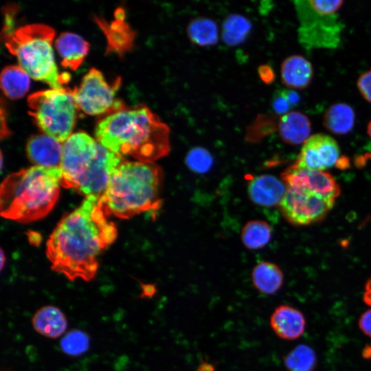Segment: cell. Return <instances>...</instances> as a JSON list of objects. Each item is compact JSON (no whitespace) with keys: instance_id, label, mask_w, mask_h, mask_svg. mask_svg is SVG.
I'll list each match as a JSON object with an SVG mask.
<instances>
[{"instance_id":"6da1fadb","label":"cell","mask_w":371,"mask_h":371,"mask_svg":"<svg viewBox=\"0 0 371 371\" xmlns=\"http://www.w3.org/2000/svg\"><path fill=\"white\" fill-rule=\"evenodd\" d=\"M100 198L87 196L80 207L62 218L47 240L52 269L70 280H92L100 255L117 237V229L106 219Z\"/></svg>"},{"instance_id":"7a4b0ae2","label":"cell","mask_w":371,"mask_h":371,"mask_svg":"<svg viewBox=\"0 0 371 371\" xmlns=\"http://www.w3.org/2000/svg\"><path fill=\"white\" fill-rule=\"evenodd\" d=\"M98 142L113 153L154 162L169 154L170 128L144 104L109 113L96 125Z\"/></svg>"},{"instance_id":"3957f363","label":"cell","mask_w":371,"mask_h":371,"mask_svg":"<svg viewBox=\"0 0 371 371\" xmlns=\"http://www.w3.org/2000/svg\"><path fill=\"white\" fill-rule=\"evenodd\" d=\"M163 171L154 162L125 161L112 174L100 198L106 215L129 218L161 205Z\"/></svg>"},{"instance_id":"277c9868","label":"cell","mask_w":371,"mask_h":371,"mask_svg":"<svg viewBox=\"0 0 371 371\" xmlns=\"http://www.w3.org/2000/svg\"><path fill=\"white\" fill-rule=\"evenodd\" d=\"M61 179L60 167L34 166L8 175L1 186V216L20 223L44 217L58 199Z\"/></svg>"},{"instance_id":"5b68a950","label":"cell","mask_w":371,"mask_h":371,"mask_svg":"<svg viewBox=\"0 0 371 371\" xmlns=\"http://www.w3.org/2000/svg\"><path fill=\"white\" fill-rule=\"evenodd\" d=\"M123 157L85 132L72 133L63 144L61 186L100 197Z\"/></svg>"},{"instance_id":"8992f818","label":"cell","mask_w":371,"mask_h":371,"mask_svg":"<svg viewBox=\"0 0 371 371\" xmlns=\"http://www.w3.org/2000/svg\"><path fill=\"white\" fill-rule=\"evenodd\" d=\"M54 35L55 30L48 25L27 24L5 36V45L30 77L52 89L64 90L67 88L62 85L63 79L69 77L58 74L52 47Z\"/></svg>"},{"instance_id":"52a82bcc","label":"cell","mask_w":371,"mask_h":371,"mask_svg":"<svg viewBox=\"0 0 371 371\" xmlns=\"http://www.w3.org/2000/svg\"><path fill=\"white\" fill-rule=\"evenodd\" d=\"M343 3L336 0L293 1L299 21L298 41L305 50L339 47L344 29L339 14Z\"/></svg>"},{"instance_id":"ba28073f","label":"cell","mask_w":371,"mask_h":371,"mask_svg":"<svg viewBox=\"0 0 371 371\" xmlns=\"http://www.w3.org/2000/svg\"><path fill=\"white\" fill-rule=\"evenodd\" d=\"M28 113L45 134L60 143L71 135L77 105L71 89H47L34 92L27 98Z\"/></svg>"},{"instance_id":"9c48e42d","label":"cell","mask_w":371,"mask_h":371,"mask_svg":"<svg viewBox=\"0 0 371 371\" xmlns=\"http://www.w3.org/2000/svg\"><path fill=\"white\" fill-rule=\"evenodd\" d=\"M120 84V77L110 85L101 71L91 67L83 76L80 85L71 90V93L78 108L85 113H111L126 106L122 100L115 98Z\"/></svg>"},{"instance_id":"30bf717a","label":"cell","mask_w":371,"mask_h":371,"mask_svg":"<svg viewBox=\"0 0 371 371\" xmlns=\"http://www.w3.org/2000/svg\"><path fill=\"white\" fill-rule=\"evenodd\" d=\"M335 203L307 190L286 188L279 206L284 218L297 226L308 225L325 218Z\"/></svg>"},{"instance_id":"8fae6325","label":"cell","mask_w":371,"mask_h":371,"mask_svg":"<svg viewBox=\"0 0 371 371\" xmlns=\"http://www.w3.org/2000/svg\"><path fill=\"white\" fill-rule=\"evenodd\" d=\"M340 150L337 141L326 134L311 135L303 144L292 167L324 170L335 166Z\"/></svg>"},{"instance_id":"7c38bea8","label":"cell","mask_w":371,"mask_h":371,"mask_svg":"<svg viewBox=\"0 0 371 371\" xmlns=\"http://www.w3.org/2000/svg\"><path fill=\"white\" fill-rule=\"evenodd\" d=\"M282 179L286 188L307 190L335 200L341 192L334 177L324 170L296 168L291 166L282 174Z\"/></svg>"},{"instance_id":"4fadbf2b","label":"cell","mask_w":371,"mask_h":371,"mask_svg":"<svg viewBox=\"0 0 371 371\" xmlns=\"http://www.w3.org/2000/svg\"><path fill=\"white\" fill-rule=\"evenodd\" d=\"M286 191L284 181L271 175L254 176L248 180V196L259 206L269 207L280 205Z\"/></svg>"},{"instance_id":"5bb4252c","label":"cell","mask_w":371,"mask_h":371,"mask_svg":"<svg viewBox=\"0 0 371 371\" xmlns=\"http://www.w3.org/2000/svg\"><path fill=\"white\" fill-rule=\"evenodd\" d=\"M26 151L29 159L37 166L60 167L63 144L46 134L30 136L27 142Z\"/></svg>"},{"instance_id":"9a60e30c","label":"cell","mask_w":371,"mask_h":371,"mask_svg":"<svg viewBox=\"0 0 371 371\" xmlns=\"http://www.w3.org/2000/svg\"><path fill=\"white\" fill-rule=\"evenodd\" d=\"M270 326L280 338L291 341L303 335L306 319L300 310L290 305L282 304L276 307L271 314Z\"/></svg>"},{"instance_id":"2e32d148","label":"cell","mask_w":371,"mask_h":371,"mask_svg":"<svg viewBox=\"0 0 371 371\" xmlns=\"http://www.w3.org/2000/svg\"><path fill=\"white\" fill-rule=\"evenodd\" d=\"M115 14V20L110 23L99 17L95 16L94 19L106 36L107 50L122 54L132 47L135 34L124 22L122 8H118Z\"/></svg>"},{"instance_id":"e0dca14e","label":"cell","mask_w":371,"mask_h":371,"mask_svg":"<svg viewBox=\"0 0 371 371\" xmlns=\"http://www.w3.org/2000/svg\"><path fill=\"white\" fill-rule=\"evenodd\" d=\"M281 80L289 89L302 90L311 82L313 69L311 63L304 56L291 55L281 64Z\"/></svg>"},{"instance_id":"ac0fdd59","label":"cell","mask_w":371,"mask_h":371,"mask_svg":"<svg viewBox=\"0 0 371 371\" xmlns=\"http://www.w3.org/2000/svg\"><path fill=\"white\" fill-rule=\"evenodd\" d=\"M277 127L282 140L290 145L304 144L311 136V121L300 111H291L282 115Z\"/></svg>"},{"instance_id":"d6986e66","label":"cell","mask_w":371,"mask_h":371,"mask_svg":"<svg viewBox=\"0 0 371 371\" xmlns=\"http://www.w3.org/2000/svg\"><path fill=\"white\" fill-rule=\"evenodd\" d=\"M55 47L62 58V65L75 70L86 56L89 44L76 33L63 32L56 38Z\"/></svg>"},{"instance_id":"ffe728a7","label":"cell","mask_w":371,"mask_h":371,"mask_svg":"<svg viewBox=\"0 0 371 371\" xmlns=\"http://www.w3.org/2000/svg\"><path fill=\"white\" fill-rule=\"evenodd\" d=\"M34 329L40 335L56 339L63 335L67 328L64 313L57 306H44L38 309L32 318Z\"/></svg>"},{"instance_id":"44dd1931","label":"cell","mask_w":371,"mask_h":371,"mask_svg":"<svg viewBox=\"0 0 371 371\" xmlns=\"http://www.w3.org/2000/svg\"><path fill=\"white\" fill-rule=\"evenodd\" d=\"M251 280L258 291L263 294L272 295L282 287L284 275L277 265L269 261H262L254 267Z\"/></svg>"},{"instance_id":"7402d4cb","label":"cell","mask_w":371,"mask_h":371,"mask_svg":"<svg viewBox=\"0 0 371 371\" xmlns=\"http://www.w3.org/2000/svg\"><path fill=\"white\" fill-rule=\"evenodd\" d=\"M355 113L349 104L339 102L330 106L323 116V125L335 135L348 133L354 127Z\"/></svg>"},{"instance_id":"603a6c76","label":"cell","mask_w":371,"mask_h":371,"mask_svg":"<svg viewBox=\"0 0 371 371\" xmlns=\"http://www.w3.org/2000/svg\"><path fill=\"white\" fill-rule=\"evenodd\" d=\"M0 79L2 91L11 99L21 98L30 87V76L20 65L5 66Z\"/></svg>"},{"instance_id":"cb8c5ba5","label":"cell","mask_w":371,"mask_h":371,"mask_svg":"<svg viewBox=\"0 0 371 371\" xmlns=\"http://www.w3.org/2000/svg\"><path fill=\"white\" fill-rule=\"evenodd\" d=\"M187 34L190 41L199 46L215 45L218 39L216 23L206 17H196L188 25Z\"/></svg>"},{"instance_id":"d4e9b609","label":"cell","mask_w":371,"mask_h":371,"mask_svg":"<svg viewBox=\"0 0 371 371\" xmlns=\"http://www.w3.org/2000/svg\"><path fill=\"white\" fill-rule=\"evenodd\" d=\"M272 229L269 223L261 220L248 221L243 227L241 240L249 249H258L266 246L270 241Z\"/></svg>"},{"instance_id":"484cf974","label":"cell","mask_w":371,"mask_h":371,"mask_svg":"<svg viewBox=\"0 0 371 371\" xmlns=\"http://www.w3.org/2000/svg\"><path fill=\"white\" fill-rule=\"evenodd\" d=\"M283 362L287 371H313L317 356L311 347L300 344L284 357Z\"/></svg>"},{"instance_id":"4316f807","label":"cell","mask_w":371,"mask_h":371,"mask_svg":"<svg viewBox=\"0 0 371 371\" xmlns=\"http://www.w3.org/2000/svg\"><path fill=\"white\" fill-rule=\"evenodd\" d=\"M251 29V23L245 16L230 14L223 23V40L228 45H238L246 39Z\"/></svg>"},{"instance_id":"83f0119b","label":"cell","mask_w":371,"mask_h":371,"mask_svg":"<svg viewBox=\"0 0 371 371\" xmlns=\"http://www.w3.org/2000/svg\"><path fill=\"white\" fill-rule=\"evenodd\" d=\"M89 337L85 331L74 329L63 337L60 347L66 355L77 357L86 352L89 348Z\"/></svg>"},{"instance_id":"f1b7e54d","label":"cell","mask_w":371,"mask_h":371,"mask_svg":"<svg viewBox=\"0 0 371 371\" xmlns=\"http://www.w3.org/2000/svg\"><path fill=\"white\" fill-rule=\"evenodd\" d=\"M186 161L188 167L193 172L204 173L211 168L213 159L206 149L194 148L188 153Z\"/></svg>"},{"instance_id":"f546056e","label":"cell","mask_w":371,"mask_h":371,"mask_svg":"<svg viewBox=\"0 0 371 371\" xmlns=\"http://www.w3.org/2000/svg\"><path fill=\"white\" fill-rule=\"evenodd\" d=\"M273 110L278 115H284L293 109L284 92V89L276 91L271 101Z\"/></svg>"},{"instance_id":"4dcf8cb0","label":"cell","mask_w":371,"mask_h":371,"mask_svg":"<svg viewBox=\"0 0 371 371\" xmlns=\"http://www.w3.org/2000/svg\"><path fill=\"white\" fill-rule=\"evenodd\" d=\"M357 87L364 100L371 104V69L359 76Z\"/></svg>"},{"instance_id":"1f68e13d","label":"cell","mask_w":371,"mask_h":371,"mask_svg":"<svg viewBox=\"0 0 371 371\" xmlns=\"http://www.w3.org/2000/svg\"><path fill=\"white\" fill-rule=\"evenodd\" d=\"M16 11V5H9L5 7L4 10V25L2 30V35L4 37L12 32L13 19Z\"/></svg>"},{"instance_id":"d6a6232c","label":"cell","mask_w":371,"mask_h":371,"mask_svg":"<svg viewBox=\"0 0 371 371\" xmlns=\"http://www.w3.org/2000/svg\"><path fill=\"white\" fill-rule=\"evenodd\" d=\"M358 325L362 333L371 338V308L361 314L359 319Z\"/></svg>"},{"instance_id":"836d02e7","label":"cell","mask_w":371,"mask_h":371,"mask_svg":"<svg viewBox=\"0 0 371 371\" xmlns=\"http://www.w3.org/2000/svg\"><path fill=\"white\" fill-rule=\"evenodd\" d=\"M258 74L261 80L266 84H271L275 80V73L268 65H261L258 67Z\"/></svg>"},{"instance_id":"e575fe53","label":"cell","mask_w":371,"mask_h":371,"mask_svg":"<svg viewBox=\"0 0 371 371\" xmlns=\"http://www.w3.org/2000/svg\"><path fill=\"white\" fill-rule=\"evenodd\" d=\"M157 292V289L153 284H144L142 286L141 298H151Z\"/></svg>"},{"instance_id":"d590c367","label":"cell","mask_w":371,"mask_h":371,"mask_svg":"<svg viewBox=\"0 0 371 371\" xmlns=\"http://www.w3.org/2000/svg\"><path fill=\"white\" fill-rule=\"evenodd\" d=\"M363 301L368 306H371V279H370L366 284L363 293Z\"/></svg>"},{"instance_id":"8d00e7d4","label":"cell","mask_w":371,"mask_h":371,"mask_svg":"<svg viewBox=\"0 0 371 371\" xmlns=\"http://www.w3.org/2000/svg\"><path fill=\"white\" fill-rule=\"evenodd\" d=\"M215 368L213 364L203 361L198 368V371H214Z\"/></svg>"},{"instance_id":"74e56055","label":"cell","mask_w":371,"mask_h":371,"mask_svg":"<svg viewBox=\"0 0 371 371\" xmlns=\"http://www.w3.org/2000/svg\"><path fill=\"white\" fill-rule=\"evenodd\" d=\"M363 357L366 359H371V345L366 346L363 350Z\"/></svg>"},{"instance_id":"f35d334b","label":"cell","mask_w":371,"mask_h":371,"mask_svg":"<svg viewBox=\"0 0 371 371\" xmlns=\"http://www.w3.org/2000/svg\"><path fill=\"white\" fill-rule=\"evenodd\" d=\"M5 260L3 251L1 250V269L2 270L4 266V261Z\"/></svg>"},{"instance_id":"ab89813d","label":"cell","mask_w":371,"mask_h":371,"mask_svg":"<svg viewBox=\"0 0 371 371\" xmlns=\"http://www.w3.org/2000/svg\"><path fill=\"white\" fill-rule=\"evenodd\" d=\"M367 134L371 138V120H370L367 126Z\"/></svg>"}]
</instances>
